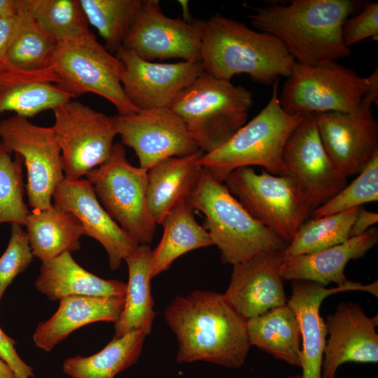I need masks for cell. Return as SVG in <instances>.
<instances>
[{"instance_id":"17","label":"cell","mask_w":378,"mask_h":378,"mask_svg":"<svg viewBox=\"0 0 378 378\" xmlns=\"http://www.w3.org/2000/svg\"><path fill=\"white\" fill-rule=\"evenodd\" d=\"M371 106L363 100L350 111L314 114L328 155L346 178L358 174L378 153V125Z\"/></svg>"},{"instance_id":"7","label":"cell","mask_w":378,"mask_h":378,"mask_svg":"<svg viewBox=\"0 0 378 378\" xmlns=\"http://www.w3.org/2000/svg\"><path fill=\"white\" fill-rule=\"evenodd\" d=\"M53 66L60 78L56 85L74 98L94 93L110 102L120 115L139 111L123 90L122 62L90 30L57 43Z\"/></svg>"},{"instance_id":"34","label":"cell","mask_w":378,"mask_h":378,"mask_svg":"<svg viewBox=\"0 0 378 378\" xmlns=\"http://www.w3.org/2000/svg\"><path fill=\"white\" fill-rule=\"evenodd\" d=\"M56 45L27 12L6 59L23 70H43L53 65Z\"/></svg>"},{"instance_id":"20","label":"cell","mask_w":378,"mask_h":378,"mask_svg":"<svg viewBox=\"0 0 378 378\" xmlns=\"http://www.w3.org/2000/svg\"><path fill=\"white\" fill-rule=\"evenodd\" d=\"M283 258V251H270L232 265L223 295L246 319L288 303L280 273Z\"/></svg>"},{"instance_id":"28","label":"cell","mask_w":378,"mask_h":378,"mask_svg":"<svg viewBox=\"0 0 378 378\" xmlns=\"http://www.w3.org/2000/svg\"><path fill=\"white\" fill-rule=\"evenodd\" d=\"M194 210L186 199L175 206L162 220L163 235L152 250V279L167 270L182 255L213 245L207 231L195 220Z\"/></svg>"},{"instance_id":"39","label":"cell","mask_w":378,"mask_h":378,"mask_svg":"<svg viewBox=\"0 0 378 378\" xmlns=\"http://www.w3.org/2000/svg\"><path fill=\"white\" fill-rule=\"evenodd\" d=\"M59 76L55 66L40 71H26L11 64L7 59L0 61V107L23 85L35 81L57 84Z\"/></svg>"},{"instance_id":"25","label":"cell","mask_w":378,"mask_h":378,"mask_svg":"<svg viewBox=\"0 0 378 378\" xmlns=\"http://www.w3.org/2000/svg\"><path fill=\"white\" fill-rule=\"evenodd\" d=\"M204 153L199 150L191 155L167 158L147 170L146 203L157 225H161L175 206L188 199L203 171L198 160Z\"/></svg>"},{"instance_id":"27","label":"cell","mask_w":378,"mask_h":378,"mask_svg":"<svg viewBox=\"0 0 378 378\" xmlns=\"http://www.w3.org/2000/svg\"><path fill=\"white\" fill-rule=\"evenodd\" d=\"M152 249L149 244H139L125 261L129 271L123 309L114 323L113 338H119L134 330L150 333L155 312L151 294Z\"/></svg>"},{"instance_id":"42","label":"cell","mask_w":378,"mask_h":378,"mask_svg":"<svg viewBox=\"0 0 378 378\" xmlns=\"http://www.w3.org/2000/svg\"><path fill=\"white\" fill-rule=\"evenodd\" d=\"M27 15V11L24 10L18 15L0 18V61L6 59L7 52Z\"/></svg>"},{"instance_id":"12","label":"cell","mask_w":378,"mask_h":378,"mask_svg":"<svg viewBox=\"0 0 378 378\" xmlns=\"http://www.w3.org/2000/svg\"><path fill=\"white\" fill-rule=\"evenodd\" d=\"M0 141L23 158L29 204L33 209L51 206L53 192L64 179L61 149L52 127L36 125L15 115L0 121Z\"/></svg>"},{"instance_id":"1","label":"cell","mask_w":378,"mask_h":378,"mask_svg":"<svg viewBox=\"0 0 378 378\" xmlns=\"http://www.w3.org/2000/svg\"><path fill=\"white\" fill-rule=\"evenodd\" d=\"M176 337V362L206 361L228 368L244 365L251 344L247 319L223 294L195 290L176 297L164 311Z\"/></svg>"},{"instance_id":"6","label":"cell","mask_w":378,"mask_h":378,"mask_svg":"<svg viewBox=\"0 0 378 378\" xmlns=\"http://www.w3.org/2000/svg\"><path fill=\"white\" fill-rule=\"evenodd\" d=\"M253 94L243 85L203 72L169 108L185 123L204 153L217 149L246 123Z\"/></svg>"},{"instance_id":"15","label":"cell","mask_w":378,"mask_h":378,"mask_svg":"<svg viewBox=\"0 0 378 378\" xmlns=\"http://www.w3.org/2000/svg\"><path fill=\"white\" fill-rule=\"evenodd\" d=\"M116 127L122 144L134 150L139 167L146 170L165 159L200 150L183 121L169 108L116 115Z\"/></svg>"},{"instance_id":"10","label":"cell","mask_w":378,"mask_h":378,"mask_svg":"<svg viewBox=\"0 0 378 378\" xmlns=\"http://www.w3.org/2000/svg\"><path fill=\"white\" fill-rule=\"evenodd\" d=\"M368 87L366 77L337 61L316 65L296 62L279 100L290 114L347 112L360 106Z\"/></svg>"},{"instance_id":"46","label":"cell","mask_w":378,"mask_h":378,"mask_svg":"<svg viewBox=\"0 0 378 378\" xmlns=\"http://www.w3.org/2000/svg\"><path fill=\"white\" fill-rule=\"evenodd\" d=\"M0 378H15L9 366L0 359Z\"/></svg>"},{"instance_id":"37","label":"cell","mask_w":378,"mask_h":378,"mask_svg":"<svg viewBox=\"0 0 378 378\" xmlns=\"http://www.w3.org/2000/svg\"><path fill=\"white\" fill-rule=\"evenodd\" d=\"M74 97L55 83L35 81L26 83L14 92L0 107V113L14 112L16 115L29 118L57 106Z\"/></svg>"},{"instance_id":"13","label":"cell","mask_w":378,"mask_h":378,"mask_svg":"<svg viewBox=\"0 0 378 378\" xmlns=\"http://www.w3.org/2000/svg\"><path fill=\"white\" fill-rule=\"evenodd\" d=\"M204 20L172 18L158 0H142L122 47L150 62L172 58L200 60Z\"/></svg>"},{"instance_id":"4","label":"cell","mask_w":378,"mask_h":378,"mask_svg":"<svg viewBox=\"0 0 378 378\" xmlns=\"http://www.w3.org/2000/svg\"><path fill=\"white\" fill-rule=\"evenodd\" d=\"M188 200L204 215L203 227L223 263L234 265L262 253L284 251L288 244L255 220L227 186L204 169Z\"/></svg>"},{"instance_id":"40","label":"cell","mask_w":378,"mask_h":378,"mask_svg":"<svg viewBox=\"0 0 378 378\" xmlns=\"http://www.w3.org/2000/svg\"><path fill=\"white\" fill-rule=\"evenodd\" d=\"M342 36L344 44L349 47L364 39L378 38V4L370 2L361 12L344 22Z\"/></svg>"},{"instance_id":"32","label":"cell","mask_w":378,"mask_h":378,"mask_svg":"<svg viewBox=\"0 0 378 378\" xmlns=\"http://www.w3.org/2000/svg\"><path fill=\"white\" fill-rule=\"evenodd\" d=\"M359 208L305 220L283 251L284 255L309 253L344 242Z\"/></svg>"},{"instance_id":"8","label":"cell","mask_w":378,"mask_h":378,"mask_svg":"<svg viewBox=\"0 0 378 378\" xmlns=\"http://www.w3.org/2000/svg\"><path fill=\"white\" fill-rule=\"evenodd\" d=\"M223 183L248 213L288 244L313 211L303 194L287 176L252 167L232 171Z\"/></svg>"},{"instance_id":"21","label":"cell","mask_w":378,"mask_h":378,"mask_svg":"<svg viewBox=\"0 0 378 378\" xmlns=\"http://www.w3.org/2000/svg\"><path fill=\"white\" fill-rule=\"evenodd\" d=\"M292 293L287 304L298 323L302 346L301 348V378H321L323 351L328 335L326 322L320 316V306L330 295L346 290H363L377 296V281L363 285L351 284L326 288L318 283L305 280H293Z\"/></svg>"},{"instance_id":"22","label":"cell","mask_w":378,"mask_h":378,"mask_svg":"<svg viewBox=\"0 0 378 378\" xmlns=\"http://www.w3.org/2000/svg\"><path fill=\"white\" fill-rule=\"evenodd\" d=\"M378 242V229L371 227L344 242L315 252L285 257L280 267L284 280H305L324 286L335 283L344 286L353 281L344 275L351 260L363 257Z\"/></svg>"},{"instance_id":"2","label":"cell","mask_w":378,"mask_h":378,"mask_svg":"<svg viewBox=\"0 0 378 378\" xmlns=\"http://www.w3.org/2000/svg\"><path fill=\"white\" fill-rule=\"evenodd\" d=\"M362 4L355 0H293L251 7L250 23L278 38L295 62L316 65L351 55L342 30L348 16Z\"/></svg>"},{"instance_id":"18","label":"cell","mask_w":378,"mask_h":378,"mask_svg":"<svg viewBox=\"0 0 378 378\" xmlns=\"http://www.w3.org/2000/svg\"><path fill=\"white\" fill-rule=\"evenodd\" d=\"M52 200L55 206L71 213L79 220L84 235L102 244L111 270H118L138 248L139 244L101 204L88 180L64 178L55 188Z\"/></svg>"},{"instance_id":"35","label":"cell","mask_w":378,"mask_h":378,"mask_svg":"<svg viewBox=\"0 0 378 378\" xmlns=\"http://www.w3.org/2000/svg\"><path fill=\"white\" fill-rule=\"evenodd\" d=\"M10 151L0 141V224L16 223L22 226L29 211L24 202L22 157Z\"/></svg>"},{"instance_id":"43","label":"cell","mask_w":378,"mask_h":378,"mask_svg":"<svg viewBox=\"0 0 378 378\" xmlns=\"http://www.w3.org/2000/svg\"><path fill=\"white\" fill-rule=\"evenodd\" d=\"M377 221V213L367 211L363 206H360L357 216L351 225L349 238L363 234Z\"/></svg>"},{"instance_id":"30","label":"cell","mask_w":378,"mask_h":378,"mask_svg":"<svg viewBox=\"0 0 378 378\" xmlns=\"http://www.w3.org/2000/svg\"><path fill=\"white\" fill-rule=\"evenodd\" d=\"M147 335L139 330L113 338L93 355L65 359L63 371L71 378H114L138 361Z\"/></svg>"},{"instance_id":"5","label":"cell","mask_w":378,"mask_h":378,"mask_svg":"<svg viewBox=\"0 0 378 378\" xmlns=\"http://www.w3.org/2000/svg\"><path fill=\"white\" fill-rule=\"evenodd\" d=\"M302 119L303 115L290 114L282 108L276 81L270 101L260 113L221 146L204 153L198 163L221 183L232 171L252 166L284 175L286 142Z\"/></svg>"},{"instance_id":"45","label":"cell","mask_w":378,"mask_h":378,"mask_svg":"<svg viewBox=\"0 0 378 378\" xmlns=\"http://www.w3.org/2000/svg\"><path fill=\"white\" fill-rule=\"evenodd\" d=\"M368 87L363 100L372 104L378 99V70L377 68L369 76L366 77Z\"/></svg>"},{"instance_id":"3","label":"cell","mask_w":378,"mask_h":378,"mask_svg":"<svg viewBox=\"0 0 378 378\" xmlns=\"http://www.w3.org/2000/svg\"><path fill=\"white\" fill-rule=\"evenodd\" d=\"M200 61L204 71L215 78L230 80L245 74L272 85L279 77L287 78L296 63L274 36L220 14L204 22Z\"/></svg>"},{"instance_id":"26","label":"cell","mask_w":378,"mask_h":378,"mask_svg":"<svg viewBox=\"0 0 378 378\" xmlns=\"http://www.w3.org/2000/svg\"><path fill=\"white\" fill-rule=\"evenodd\" d=\"M34 257L50 260L81 246L84 235L79 220L70 212L55 206L29 211L24 225Z\"/></svg>"},{"instance_id":"9","label":"cell","mask_w":378,"mask_h":378,"mask_svg":"<svg viewBox=\"0 0 378 378\" xmlns=\"http://www.w3.org/2000/svg\"><path fill=\"white\" fill-rule=\"evenodd\" d=\"M110 216L139 244L151 243L157 224L146 203L147 170L131 164L122 143L108 159L86 175Z\"/></svg>"},{"instance_id":"31","label":"cell","mask_w":378,"mask_h":378,"mask_svg":"<svg viewBox=\"0 0 378 378\" xmlns=\"http://www.w3.org/2000/svg\"><path fill=\"white\" fill-rule=\"evenodd\" d=\"M88 23L114 55L122 46L141 8L142 0H79Z\"/></svg>"},{"instance_id":"14","label":"cell","mask_w":378,"mask_h":378,"mask_svg":"<svg viewBox=\"0 0 378 378\" xmlns=\"http://www.w3.org/2000/svg\"><path fill=\"white\" fill-rule=\"evenodd\" d=\"M284 163V175L295 183L313 211L348 184V178L333 164L323 146L314 114L304 115L288 136Z\"/></svg>"},{"instance_id":"29","label":"cell","mask_w":378,"mask_h":378,"mask_svg":"<svg viewBox=\"0 0 378 378\" xmlns=\"http://www.w3.org/2000/svg\"><path fill=\"white\" fill-rule=\"evenodd\" d=\"M247 331L251 346L289 365L300 366V332L287 304L248 319Z\"/></svg>"},{"instance_id":"24","label":"cell","mask_w":378,"mask_h":378,"mask_svg":"<svg viewBox=\"0 0 378 378\" xmlns=\"http://www.w3.org/2000/svg\"><path fill=\"white\" fill-rule=\"evenodd\" d=\"M34 285L54 301L71 296L125 298L127 288V284L121 281L104 279L85 270L69 252L41 262Z\"/></svg>"},{"instance_id":"41","label":"cell","mask_w":378,"mask_h":378,"mask_svg":"<svg viewBox=\"0 0 378 378\" xmlns=\"http://www.w3.org/2000/svg\"><path fill=\"white\" fill-rule=\"evenodd\" d=\"M15 344L16 342L0 328V359L9 366L15 378H34L33 368L18 354Z\"/></svg>"},{"instance_id":"11","label":"cell","mask_w":378,"mask_h":378,"mask_svg":"<svg viewBox=\"0 0 378 378\" xmlns=\"http://www.w3.org/2000/svg\"><path fill=\"white\" fill-rule=\"evenodd\" d=\"M52 111L64 178L80 179L109 157L118 135L116 115L72 99Z\"/></svg>"},{"instance_id":"47","label":"cell","mask_w":378,"mask_h":378,"mask_svg":"<svg viewBox=\"0 0 378 378\" xmlns=\"http://www.w3.org/2000/svg\"><path fill=\"white\" fill-rule=\"evenodd\" d=\"M288 378H301V377H300V375H297V376H290V377H288Z\"/></svg>"},{"instance_id":"19","label":"cell","mask_w":378,"mask_h":378,"mask_svg":"<svg viewBox=\"0 0 378 378\" xmlns=\"http://www.w3.org/2000/svg\"><path fill=\"white\" fill-rule=\"evenodd\" d=\"M326 340L321 378H335L338 368L346 362L378 361L377 314L368 316L357 303L342 302L326 321Z\"/></svg>"},{"instance_id":"23","label":"cell","mask_w":378,"mask_h":378,"mask_svg":"<svg viewBox=\"0 0 378 378\" xmlns=\"http://www.w3.org/2000/svg\"><path fill=\"white\" fill-rule=\"evenodd\" d=\"M125 298L71 296L61 299L55 314L38 323L32 337L34 343L50 351L83 326L98 321L115 323L123 309Z\"/></svg>"},{"instance_id":"36","label":"cell","mask_w":378,"mask_h":378,"mask_svg":"<svg viewBox=\"0 0 378 378\" xmlns=\"http://www.w3.org/2000/svg\"><path fill=\"white\" fill-rule=\"evenodd\" d=\"M378 200V153L358 176L340 192L312 211V218L332 215Z\"/></svg>"},{"instance_id":"44","label":"cell","mask_w":378,"mask_h":378,"mask_svg":"<svg viewBox=\"0 0 378 378\" xmlns=\"http://www.w3.org/2000/svg\"><path fill=\"white\" fill-rule=\"evenodd\" d=\"M24 10L23 0H0V18L18 15Z\"/></svg>"},{"instance_id":"38","label":"cell","mask_w":378,"mask_h":378,"mask_svg":"<svg viewBox=\"0 0 378 378\" xmlns=\"http://www.w3.org/2000/svg\"><path fill=\"white\" fill-rule=\"evenodd\" d=\"M33 257L27 232L21 225L11 223L10 237L0 257V304L6 288L27 270Z\"/></svg>"},{"instance_id":"16","label":"cell","mask_w":378,"mask_h":378,"mask_svg":"<svg viewBox=\"0 0 378 378\" xmlns=\"http://www.w3.org/2000/svg\"><path fill=\"white\" fill-rule=\"evenodd\" d=\"M123 65L121 83L139 111L169 108L177 97L203 72L200 60L156 63L120 47L115 54Z\"/></svg>"},{"instance_id":"33","label":"cell","mask_w":378,"mask_h":378,"mask_svg":"<svg viewBox=\"0 0 378 378\" xmlns=\"http://www.w3.org/2000/svg\"><path fill=\"white\" fill-rule=\"evenodd\" d=\"M25 10L57 44L89 31L79 0H23Z\"/></svg>"}]
</instances>
